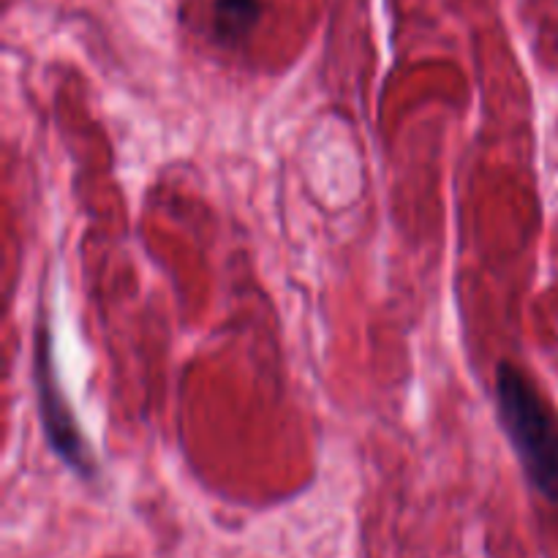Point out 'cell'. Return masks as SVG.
Listing matches in <instances>:
<instances>
[{
	"label": "cell",
	"mask_w": 558,
	"mask_h": 558,
	"mask_svg": "<svg viewBox=\"0 0 558 558\" xmlns=\"http://www.w3.org/2000/svg\"><path fill=\"white\" fill-rule=\"evenodd\" d=\"M496 409L529 483L539 496L558 501V417L512 363L496 368Z\"/></svg>",
	"instance_id": "cell-1"
},
{
	"label": "cell",
	"mask_w": 558,
	"mask_h": 558,
	"mask_svg": "<svg viewBox=\"0 0 558 558\" xmlns=\"http://www.w3.org/2000/svg\"><path fill=\"white\" fill-rule=\"evenodd\" d=\"M36 392H38V409H41V425L47 434L49 447L58 452L60 461L69 469H74L80 477L93 480L96 466H93V456L87 450L82 430L76 425L74 412L65 403L60 381L54 376L52 365V338H49V325L44 322L38 327L36 341Z\"/></svg>",
	"instance_id": "cell-2"
},
{
	"label": "cell",
	"mask_w": 558,
	"mask_h": 558,
	"mask_svg": "<svg viewBox=\"0 0 558 558\" xmlns=\"http://www.w3.org/2000/svg\"><path fill=\"white\" fill-rule=\"evenodd\" d=\"M259 0H216L213 5V27L223 44H234L248 36L259 22Z\"/></svg>",
	"instance_id": "cell-3"
}]
</instances>
